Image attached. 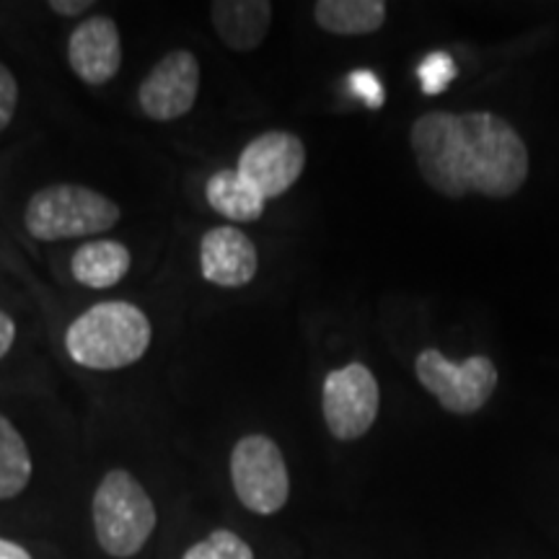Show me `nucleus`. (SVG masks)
Segmentation results:
<instances>
[{
    "label": "nucleus",
    "mask_w": 559,
    "mask_h": 559,
    "mask_svg": "<svg viewBox=\"0 0 559 559\" xmlns=\"http://www.w3.org/2000/svg\"><path fill=\"white\" fill-rule=\"evenodd\" d=\"M528 148L508 120L492 111L453 115L438 151L440 194L451 200L469 192L506 200L526 185Z\"/></svg>",
    "instance_id": "f257e3e1"
},
{
    "label": "nucleus",
    "mask_w": 559,
    "mask_h": 559,
    "mask_svg": "<svg viewBox=\"0 0 559 559\" xmlns=\"http://www.w3.org/2000/svg\"><path fill=\"white\" fill-rule=\"evenodd\" d=\"M151 319L128 300H104L70 321L66 349L75 366L88 370H120L148 353Z\"/></svg>",
    "instance_id": "f03ea898"
},
{
    "label": "nucleus",
    "mask_w": 559,
    "mask_h": 559,
    "mask_svg": "<svg viewBox=\"0 0 559 559\" xmlns=\"http://www.w3.org/2000/svg\"><path fill=\"white\" fill-rule=\"evenodd\" d=\"M91 519L104 555L130 559L148 544L158 513L151 495L128 469H111L96 487Z\"/></svg>",
    "instance_id": "7ed1b4c3"
},
{
    "label": "nucleus",
    "mask_w": 559,
    "mask_h": 559,
    "mask_svg": "<svg viewBox=\"0 0 559 559\" xmlns=\"http://www.w3.org/2000/svg\"><path fill=\"white\" fill-rule=\"evenodd\" d=\"M122 210L107 194L83 185H50L34 192L24 210V226L39 241L86 239L107 234Z\"/></svg>",
    "instance_id": "20e7f679"
},
{
    "label": "nucleus",
    "mask_w": 559,
    "mask_h": 559,
    "mask_svg": "<svg viewBox=\"0 0 559 559\" xmlns=\"http://www.w3.org/2000/svg\"><path fill=\"white\" fill-rule=\"evenodd\" d=\"M230 481L239 502L257 515H275L288 506L290 474L283 451L267 436H243L230 451Z\"/></svg>",
    "instance_id": "39448f33"
},
{
    "label": "nucleus",
    "mask_w": 559,
    "mask_h": 559,
    "mask_svg": "<svg viewBox=\"0 0 559 559\" xmlns=\"http://www.w3.org/2000/svg\"><path fill=\"white\" fill-rule=\"evenodd\" d=\"M415 373L423 389L451 415H474L498 389V368L485 355L453 362L440 349L428 347L417 355Z\"/></svg>",
    "instance_id": "423d86ee"
},
{
    "label": "nucleus",
    "mask_w": 559,
    "mask_h": 559,
    "mask_svg": "<svg viewBox=\"0 0 559 559\" xmlns=\"http://www.w3.org/2000/svg\"><path fill=\"white\" fill-rule=\"evenodd\" d=\"M381 407V389L362 362L330 370L321 386V415L337 440H358L373 428Z\"/></svg>",
    "instance_id": "0eeeda50"
},
{
    "label": "nucleus",
    "mask_w": 559,
    "mask_h": 559,
    "mask_svg": "<svg viewBox=\"0 0 559 559\" xmlns=\"http://www.w3.org/2000/svg\"><path fill=\"white\" fill-rule=\"evenodd\" d=\"M200 94V62L190 50L160 58L138 88L140 109L156 122H171L194 107Z\"/></svg>",
    "instance_id": "6e6552de"
},
{
    "label": "nucleus",
    "mask_w": 559,
    "mask_h": 559,
    "mask_svg": "<svg viewBox=\"0 0 559 559\" xmlns=\"http://www.w3.org/2000/svg\"><path fill=\"white\" fill-rule=\"evenodd\" d=\"M236 169L267 200L283 198L306 169V145L293 132H262L241 151Z\"/></svg>",
    "instance_id": "1a4fd4ad"
},
{
    "label": "nucleus",
    "mask_w": 559,
    "mask_h": 559,
    "mask_svg": "<svg viewBox=\"0 0 559 559\" xmlns=\"http://www.w3.org/2000/svg\"><path fill=\"white\" fill-rule=\"evenodd\" d=\"M68 62L88 86H104L120 73L122 39L115 19L91 16L79 24L68 39Z\"/></svg>",
    "instance_id": "9d476101"
},
{
    "label": "nucleus",
    "mask_w": 559,
    "mask_h": 559,
    "mask_svg": "<svg viewBox=\"0 0 559 559\" xmlns=\"http://www.w3.org/2000/svg\"><path fill=\"white\" fill-rule=\"evenodd\" d=\"M260 267L254 241L234 226L210 228L200 241V270L210 285L243 288Z\"/></svg>",
    "instance_id": "9b49d317"
},
{
    "label": "nucleus",
    "mask_w": 559,
    "mask_h": 559,
    "mask_svg": "<svg viewBox=\"0 0 559 559\" xmlns=\"http://www.w3.org/2000/svg\"><path fill=\"white\" fill-rule=\"evenodd\" d=\"M215 34L236 52H251L267 39L272 3L267 0H215L210 5Z\"/></svg>",
    "instance_id": "f8f14e48"
},
{
    "label": "nucleus",
    "mask_w": 559,
    "mask_h": 559,
    "mask_svg": "<svg viewBox=\"0 0 559 559\" xmlns=\"http://www.w3.org/2000/svg\"><path fill=\"white\" fill-rule=\"evenodd\" d=\"M130 267V249L124 247V243L111 239L81 243V247L75 249L73 260H70V272H73L75 283L94 290H104L117 285L124 275H128Z\"/></svg>",
    "instance_id": "ddd939ff"
},
{
    "label": "nucleus",
    "mask_w": 559,
    "mask_h": 559,
    "mask_svg": "<svg viewBox=\"0 0 559 559\" xmlns=\"http://www.w3.org/2000/svg\"><path fill=\"white\" fill-rule=\"evenodd\" d=\"M205 198L215 213L234 223L262 218L267 207V198L239 169L215 171L205 185Z\"/></svg>",
    "instance_id": "4468645a"
},
{
    "label": "nucleus",
    "mask_w": 559,
    "mask_h": 559,
    "mask_svg": "<svg viewBox=\"0 0 559 559\" xmlns=\"http://www.w3.org/2000/svg\"><path fill=\"white\" fill-rule=\"evenodd\" d=\"M313 19L324 32L340 37L373 34L386 24V3L381 0H319Z\"/></svg>",
    "instance_id": "2eb2a0df"
},
{
    "label": "nucleus",
    "mask_w": 559,
    "mask_h": 559,
    "mask_svg": "<svg viewBox=\"0 0 559 559\" xmlns=\"http://www.w3.org/2000/svg\"><path fill=\"white\" fill-rule=\"evenodd\" d=\"M32 453L11 419L0 415V500H13L32 481Z\"/></svg>",
    "instance_id": "dca6fc26"
},
{
    "label": "nucleus",
    "mask_w": 559,
    "mask_h": 559,
    "mask_svg": "<svg viewBox=\"0 0 559 559\" xmlns=\"http://www.w3.org/2000/svg\"><path fill=\"white\" fill-rule=\"evenodd\" d=\"M181 559H254V549L236 531L215 528L205 539L192 544Z\"/></svg>",
    "instance_id": "f3484780"
},
{
    "label": "nucleus",
    "mask_w": 559,
    "mask_h": 559,
    "mask_svg": "<svg viewBox=\"0 0 559 559\" xmlns=\"http://www.w3.org/2000/svg\"><path fill=\"white\" fill-rule=\"evenodd\" d=\"M417 79L419 86H423L428 96L443 94V91L453 83V79H456V62H453L451 55L443 50L425 55L417 66Z\"/></svg>",
    "instance_id": "a211bd4d"
},
{
    "label": "nucleus",
    "mask_w": 559,
    "mask_h": 559,
    "mask_svg": "<svg viewBox=\"0 0 559 559\" xmlns=\"http://www.w3.org/2000/svg\"><path fill=\"white\" fill-rule=\"evenodd\" d=\"M347 83H349V91H353V94L370 109H379L383 99H386V94H383V83L379 81V75L370 73V70H355Z\"/></svg>",
    "instance_id": "6ab92c4d"
},
{
    "label": "nucleus",
    "mask_w": 559,
    "mask_h": 559,
    "mask_svg": "<svg viewBox=\"0 0 559 559\" xmlns=\"http://www.w3.org/2000/svg\"><path fill=\"white\" fill-rule=\"evenodd\" d=\"M19 107V83L9 68L0 62V132L9 128Z\"/></svg>",
    "instance_id": "aec40b11"
},
{
    "label": "nucleus",
    "mask_w": 559,
    "mask_h": 559,
    "mask_svg": "<svg viewBox=\"0 0 559 559\" xmlns=\"http://www.w3.org/2000/svg\"><path fill=\"white\" fill-rule=\"evenodd\" d=\"M13 340H16V324L5 311H0V358L9 355V349L13 347Z\"/></svg>",
    "instance_id": "412c9836"
},
{
    "label": "nucleus",
    "mask_w": 559,
    "mask_h": 559,
    "mask_svg": "<svg viewBox=\"0 0 559 559\" xmlns=\"http://www.w3.org/2000/svg\"><path fill=\"white\" fill-rule=\"evenodd\" d=\"M50 9L60 16H81L83 11L94 9V3L91 0H52Z\"/></svg>",
    "instance_id": "4be33fe9"
},
{
    "label": "nucleus",
    "mask_w": 559,
    "mask_h": 559,
    "mask_svg": "<svg viewBox=\"0 0 559 559\" xmlns=\"http://www.w3.org/2000/svg\"><path fill=\"white\" fill-rule=\"evenodd\" d=\"M0 559H32V555L16 542L0 539Z\"/></svg>",
    "instance_id": "5701e85b"
}]
</instances>
